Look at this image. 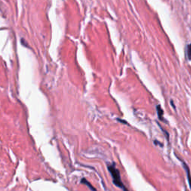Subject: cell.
<instances>
[{"label":"cell","mask_w":191,"mask_h":191,"mask_svg":"<svg viewBox=\"0 0 191 191\" xmlns=\"http://www.w3.org/2000/svg\"><path fill=\"white\" fill-rule=\"evenodd\" d=\"M157 112H158V118H159L161 120H162V121H164V117H163V115H164V110H163V109L161 108L160 105H158V106H157Z\"/></svg>","instance_id":"cell-3"},{"label":"cell","mask_w":191,"mask_h":191,"mask_svg":"<svg viewBox=\"0 0 191 191\" xmlns=\"http://www.w3.org/2000/svg\"><path fill=\"white\" fill-rule=\"evenodd\" d=\"M81 184H87V187H88L89 188H90V189H91V190H96L95 188H93L92 186H91V184H90V183H89V182H87V181L86 179H85V178H82V179H81Z\"/></svg>","instance_id":"cell-4"},{"label":"cell","mask_w":191,"mask_h":191,"mask_svg":"<svg viewBox=\"0 0 191 191\" xmlns=\"http://www.w3.org/2000/svg\"><path fill=\"white\" fill-rule=\"evenodd\" d=\"M182 164H183V167H184V169L185 170L186 173H187V176H188V182H189V185H190V188L191 190V175H190V169L188 166L186 164V163L183 161H182Z\"/></svg>","instance_id":"cell-2"},{"label":"cell","mask_w":191,"mask_h":191,"mask_svg":"<svg viewBox=\"0 0 191 191\" xmlns=\"http://www.w3.org/2000/svg\"><path fill=\"white\" fill-rule=\"evenodd\" d=\"M187 52H188V57L189 60H191V44L188 45L187 47Z\"/></svg>","instance_id":"cell-5"},{"label":"cell","mask_w":191,"mask_h":191,"mask_svg":"<svg viewBox=\"0 0 191 191\" xmlns=\"http://www.w3.org/2000/svg\"><path fill=\"white\" fill-rule=\"evenodd\" d=\"M108 169L109 173L113 178V182L116 186L117 188L123 190H127V188H125V185L123 184V182L121 180V176H120V173H119V169L115 167V164H112L111 165L108 166Z\"/></svg>","instance_id":"cell-1"}]
</instances>
